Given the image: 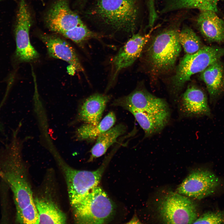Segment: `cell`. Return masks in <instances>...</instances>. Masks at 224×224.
<instances>
[{
	"label": "cell",
	"instance_id": "4fadbf2b",
	"mask_svg": "<svg viewBox=\"0 0 224 224\" xmlns=\"http://www.w3.org/2000/svg\"><path fill=\"white\" fill-rule=\"evenodd\" d=\"M39 37L45 45L49 55L68 63L75 71L84 72V69L73 48L58 34L40 32Z\"/></svg>",
	"mask_w": 224,
	"mask_h": 224
},
{
	"label": "cell",
	"instance_id": "f1b7e54d",
	"mask_svg": "<svg viewBox=\"0 0 224 224\" xmlns=\"http://www.w3.org/2000/svg\"><path fill=\"white\" fill-rule=\"evenodd\" d=\"M1 0H0V1H1Z\"/></svg>",
	"mask_w": 224,
	"mask_h": 224
},
{
	"label": "cell",
	"instance_id": "6da1fadb",
	"mask_svg": "<svg viewBox=\"0 0 224 224\" xmlns=\"http://www.w3.org/2000/svg\"><path fill=\"white\" fill-rule=\"evenodd\" d=\"M21 144L16 136L0 150V177L13 195L16 216L34 201L30 187L23 172Z\"/></svg>",
	"mask_w": 224,
	"mask_h": 224
},
{
	"label": "cell",
	"instance_id": "ac0fdd59",
	"mask_svg": "<svg viewBox=\"0 0 224 224\" xmlns=\"http://www.w3.org/2000/svg\"><path fill=\"white\" fill-rule=\"evenodd\" d=\"M200 77L205 83L211 100H215L224 89V71L218 60L201 72Z\"/></svg>",
	"mask_w": 224,
	"mask_h": 224
},
{
	"label": "cell",
	"instance_id": "5b68a950",
	"mask_svg": "<svg viewBox=\"0 0 224 224\" xmlns=\"http://www.w3.org/2000/svg\"><path fill=\"white\" fill-rule=\"evenodd\" d=\"M179 33L177 30L170 29L153 39L147 49L146 58L154 71L165 72L174 67L181 50Z\"/></svg>",
	"mask_w": 224,
	"mask_h": 224
},
{
	"label": "cell",
	"instance_id": "7c38bea8",
	"mask_svg": "<svg viewBox=\"0 0 224 224\" xmlns=\"http://www.w3.org/2000/svg\"><path fill=\"white\" fill-rule=\"evenodd\" d=\"M112 105L125 109L130 108L144 111L170 110L166 101L142 88L137 87L128 95L114 100Z\"/></svg>",
	"mask_w": 224,
	"mask_h": 224
},
{
	"label": "cell",
	"instance_id": "d4e9b609",
	"mask_svg": "<svg viewBox=\"0 0 224 224\" xmlns=\"http://www.w3.org/2000/svg\"><path fill=\"white\" fill-rule=\"evenodd\" d=\"M224 223V212L208 211L198 218L193 224Z\"/></svg>",
	"mask_w": 224,
	"mask_h": 224
},
{
	"label": "cell",
	"instance_id": "9a60e30c",
	"mask_svg": "<svg viewBox=\"0 0 224 224\" xmlns=\"http://www.w3.org/2000/svg\"><path fill=\"white\" fill-rule=\"evenodd\" d=\"M134 116L144 132L145 138L150 137L161 132L168 124L170 110L144 111L127 108Z\"/></svg>",
	"mask_w": 224,
	"mask_h": 224
},
{
	"label": "cell",
	"instance_id": "30bf717a",
	"mask_svg": "<svg viewBox=\"0 0 224 224\" xmlns=\"http://www.w3.org/2000/svg\"><path fill=\"white\" fill-rule=\"evenodd\" d=\"M219 178L210 171L198 169L192 171L177 189V193L201 199L213 194L220 184Z\"/></svg>",
	"mask_w": 224,
	"mask_h": 224
},
{
	"label": "cell",
	"instance_id": "7402d4cb",
	"mask_svg": "<svg viewBox=\"0 0 224 224\" xmlns=\"http://www.w3.org/2000/svg\"><path fill=\"white\" fill-rule=\"evenodd\" d=\"M219 0H161L163 8L167 13L189 9L200 11H217Z\"/></svg>",
	"mask_w": 224,
	"mask_h": 224
},
{
	"label": "cell",
	"instance_id": "d6986e66",
	"mask_svg": "<svg viewBox=\"0 0 224 224\" xmlns=\"http://www.w3.org/2000/svg\"><path fill=\"white\" fill-rule=\"evenodd\" d=\"M39 218V224H65V214L53 202L36 198L34 199Z\"/></svg>",
	"mask_w": 224,
	"mask_h": 224
},
{
	"label": "cell",
	"instance_id": "52a82bcc",
	"mask_svg": "<svg viewBox=\"0 0 224 224\" xmlns=\"http://www.w3.org/2000/svg\"><path fill=\"white\" fill-rule=\"evenodd\" d=\"M157 211L159 218L166 224H193L198 218L196 204L189 197L169 192L159 201Z\"/></svg>",
	"mask_w": 224,
	"mask_h": 224
},
{
	"label": "cell",
	"instance_id": "2e32d148",
	"mask_svg": "<svg viewBox=\"0 0 224 224\" xmlns=\"http://www.w3.org/2000/svg\"><path fill=\"white\" fill-rule=\"evenodd\" d=\"M216 12L200 11L197 19L198 30L203 36L211 42H224V21Z\"/></svg>",
	"mask_w": 224,
	"mask_h": 224
},
{
	"label": "cell",
	"instance_id": "484cf974",
	"mask_svg": "<svg viewBox=\"0 0 224 224\" xmlns=\"http://www.w3.org/2000/svg\"><path fill=\"white\" fill-rule=\"evenodd\" d=\"M148 15L154 17L157 15L155 0H146Z\"/></svg>",
	"mask_w": 224,
	"mask_h": 224
},
{
	"label": "cell",
	"instance_id": "5bb4252c",
	"mask_svg": "<svg viewBox=\"0 0 224 224\" xmlns=\"http://www.w3.org/2000/svg\"><path fill=\"white\" fill-rule=\"evenodd\" d=\"M178 108L183 117H210L211 115L205 94L194 86L188 87L183 94Z\"/></svg>",
	"mask_w": 224,
	"mask_h": 224
},
{
	"label": "cell",
	"instance_id": "44dd1931",
	"mask_svg": "<svg viewBox=\"0 0 224 224\" xmlns=\"http://www.w3.org/2000/svg\"><path fill=\"white\" fill-rule=\"evenodd\" d=\"M116 120L115 114L110 111L96 125L85 123L77 130L76 138L80 141H92L96 139L100 134L113 127Z\"/></svg>",
	"mask_w": 224,
	"mask_h": 224
},
{
	"label": "cell",
	"instance_id": "cb8c5ba5",
	"mask_svg": "<svg viewBox=\"0 0 224 224\" xmlns=\"http://www.w3.org/2000/svg\"><path fill=\"white\" fill-rule=\"evenodd\" d=\"M16 222L23 224H39V215L34 201L16 217Z\"/></svg>",
	"mask_w": 224,
	"mask_h": 224
},
{
	"label": "cell",
	"instance_id": "ba28073f",
	"mask_svg": "<svg viewBox=\"0 0 224 224\" xmlns=\"http://www.w3.org/2000/svg\"><path fill=\"white\" fill-rule=\"evenodd\" d=\"M105 165L94 171L79 170L67 166L62 169L65 175L70 203L72 207L93 188L98 186L105 169Z\"/></svg>",
	"mask_w": 224,
	"mask_h": 224
},
{
	"label": "cell",
	"instance_id": "ffe728a7",
	"mask_svg": "<svg viewBox=\"0 0 224 224\" xmlns=\"http://www.w3.org/2000/svg\"><path fill=\"white\" fill-rule=\"evenodd\" d=\"M126 129L124 125L119 124L98 136L91 150L89 161H91L105 154L108 148L116 142L117 138L125 133Z\"/></svg>",
	"mask_w": 224,
	"mask_h": 224
},
{
	"label": "cell",
	"instance_id": "4316f807",
	"mask_svg": "<svg viewBox=\"0 0 224 224\" xmlns=\"http://www.w3.org/2000/svg\"><path fill=\"white\" fill-rule=\"evenodd\" d=\"M128 223H141L137 217L135 215L129 221Z\"/></svg>",
	"mask_w": 224,
	"mask_h": 224
},
{
	"label": "cell",
	"instance_id": "83f0119b",
	"mask_svg": "<svg viewBox=\"0 0 224 224\" xmlns=\"http://www.w3.org/2000/svg\"><path fill=\"white\" fill-rule=\"evenodd\" d=\"M87 0H77V2L78 5L82 6L85 3Z\"/></svg>",
	"mask_w": 224,
	"mask_h": 224
},
{
	"label": "cell",
	"instance_id": "603a6c76",
	"mask_svg": "<svg viewBox=\"0 0 224 224\" xmlns=\"http://www.w3.org/2000/svg\"><path fill=\"white\" fill-rule=\"evenodd\" d=\"M180 43L186 54H192L203 46L199 37L190 27L184 26L179 32Z\"/></svg>",
	"mask_w": 224,
	"mask_h": 224
},
{
	"label": "cell",
	"instance_id": "e0dca14e",
	"mask_svg": "<svg viewBox=\"0 0 224 224\" xmlns=\"http://www.w3.org/2000/svg\"><path fill=\"white\" fill-rule=\"evenodd\" d=\"M110 99L108 96L99 93L90 96L80 107L78 112L79 119L86 124H98Z\"/></svg>",
	"mask_w": 224,
	"mask_h": 224
},
{
	"label": "cell",
	"instance_id": "7a4b0ae2",
	"mask_svg": "<svg viewBox=\"0 0 224 224\" xmlns=\"http://www.w3.org/2000/svg\"><path fill=\"white\" fill-rule=\"evenodd\" d=\"M44 25L50 31L68 39L80 46L91 39L101 38L90 30L70 7L68 0H55L45 12Z\"/></svg>",
	"mask_w": 224,
	"mask_h": 224
},
{
	"label": "cell",
	"instance_id": "277c9868",
	"mask_svg": "<svg viewBox=\"0 0 224 224\" xmlns=\"http://www.w3.org/2000/svg\"><path fill=\"white\" fill-rule=\"evenodd\" d=\"M75 222L80 224H104L113 216L114 205L99 186L92 189L72 207Z\"/></svg>",
	"mask_w": 224,
	"mask_h": 224
},
{
	"label": "cell",
	"instance_id": "9c48e42d",
	"mask_svg": "<svg viewBox=\"0 0 224 224\" xmlns=\"http://www.w3.org/2000/svg\"><path fill=\"white\" fill-rule=\"evenodd\" d=\"M32 21V15L25 0H20L16 15L15 35L16 56L21 62L31 61L39 57L30 40L29 32Z\"/></svg>",
	"mask_w": 224,
	"mask_h": 224
},
{
	"label": "cell",
	"instance_id": "8992f818",
	"mask_svg": "<svg viewBox=\"0 0 224 224\" xmlns=\"http://www.w3.org/2000/svg\"><path fill=\"white\" fill-rule=\"evenodd\" d=\"M224 56V47L203 46L192 54H186L180 61L173 77L172 83L177 90L190 79Z\"/></svg>",
	"mask_w": 224,
	"mask_h": 224
},
{
	"label": "cell",
	"instance_id": "3957f363",
	"mask_svg": "<svg viewBox=\"0 0 224 224\" xmlns=\"http://www.w3.org/2000/svg\"><path fill=\"white\" fill-rule=\"evenodd\" d=\"M89 14L114 31L133 33L138 18L137 0H95Z\"/></svg>",
	"mask_w": 224,
	"mask_h": 224
},
{
	"label": "cell",
	"instance_id": "8fae6325",
	"mask_svg": "<svg viewBox=\"0 0 224 224\" xmlns=\"http://www.w3.org/2000/svg\"><path fill=\"white\" fill-rule=\"evenodd\" d=\"M154 29L153 27L146 34H133L120 49L111 62L110 80L108 88L114 83L121 70L131 65L140 57Z\"/></svg>",
	"mask_w": 224,
	"mask_h": 224
}]
</instances>
